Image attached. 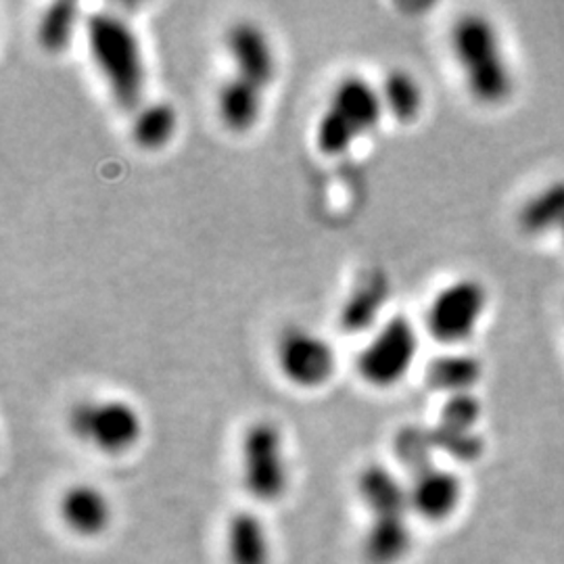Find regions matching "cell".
Returning <instances> with one entry per match:
<instances>
[{"mask_svg":"<svg viewBox=\"0 0 564 564\" xmlns=\"http://www.w3.org/2000/svg\"><path fill=\"white\" fill-rule=\"evenodd\" d=\"M452 55L468 95L484 107H500L514 93V72L500 30L484 13L470 11L449 30Z\"/></svg>","mask_w":564,"mask_h":564,"instance_id":"obj_1","label":"cell"},{"mask_svg":"<svg viewBox=\"0 0 564 564\" xmlns=\"http://www.w3.org/2000/svg\"><path fill=\"white\" fill-rule=\"evenodd\" d=\"M88 53L111 99L126 111H137L144 97L147 69L142 46L130 23L113 13H93L86 20Z\"/></svg>","mask_w":564,"mask_h":564,"instance_id":"obj_2","label":"cell"},{"mask_svg":"<svg viewBox=\"0 0 564 564\" xmlns=\"http://www.w3.org/2000/svg\"><path fill=\"white\" fill-rule=\"evenodd\" d=\"M381 90L358 74L337 82L316 123V147L326 158H339L383 120Z\"/></svg>","mask_w":564,"mask_h":564,"instance_id":"obj_3","label":"cell"},{"mask_svg":"<svg viewBox=\"0 0 564 564\" xmlns=\"http://www.w3.org/2000/svg\"><path fill=\"white\" fill-rule=\"evenodd\" d=\"M489 307V291L484 282L463 276L447 282L426 307L424 326L433 341L445 347L466 343L484 323Z\"/></svg>","mask_w":564,"mask_h":564,"instance_id":"obj_4","label":"cell"},{"mask_svg":"<svg viewBox=\"0 0 564 564\" xmlns=\"http://www.w3.org/2000/svg\"><path fill=\"white\" fill-rule=\"evenodd\" d=\"M69 431L107 456H121L141 442L142 419L132 403L107 398L84 400L69 410Z\"/></svg>","mask_w":564,"mask_h":564,"instance_id":"obj_5","label":"cell"},{"mask_svg":"<svg viewBox=\"0 0 564 564\" xmlns=\"http://www.w3.org/2000/svg\"><path fill=\"white\" fill-rule=\"evenodd\" d=\"M241 475L247 494L260 502H276L284 496L289 487V464L276 424L260 421L245 431Z\"/></svg>","mask_w":564,"mask_h":564,"instance_id":"obj_6","label":"cell"},{"mask_svg":"<svg viewBox=\"0 0 564 564\" xmlns=\"http://www.w3.org/2000/svg\"><path fill=\"white\" fill-rule=\"evenodd\" d=\"M419 354V335L408 316H393L358 354L356 368L364 383L389 389L408 377Z\"/></svg>","mask_w":564,"mask_h":564,"instance_id":"obj_7","label":"cell"},{"mask_svg":"<svg viewBox=\"0 0 564 564\" xmlns=\"http://www.w3.org/2000/svg\"><path fill=\"white\" fill-rule=\"evenodd\" d=\"M276 364L289 383L300 389H321L337 372V354L321 335L295 326L279 337Z\"/></svg>","mask_w":564,"mask_h":564,"instance_id":"obj_8","label":"cell"},{"mask_svg":"<svg viewBox=\"0 0 564 564\" xmlns=\"http://www.w3.org/2000/svg\"><path fill=\"white\" fill-rule=\"evenodd\" d=\"M224 46L232 65V76L268 90L279 72L276 51L270 36L256 21H237L228 28Z\"/></svg>","mask_w":564,"mask_h":564,"instance_id":"obj_9","label":"cell"},{"mask_svg":"<svg viewBox=\"0 0 564 564\" xmlns=\"http://www.w3.org/2000/svg\"><path fill=\"white\" fill-rule=\"evenodd\" d=\"M410 479V512L426 523H444L463 502V481L452 470L433 464Z\"/></svg>","mask_w":564,"mask_h":564,"instance_id":"obj_10","label":"cell"},{"mask_svg":"<svg viewBox=\"0 0 564 564\" xmlns=\"http://www.w3.org/2000/svg\"><path fill=\"white\" fill-rule=\"evenodd\" d=\"M59 517L72 533L80 538H97L111 524L113 510L99 487L78 484L63 491Z\"/></svg>","mask_w":564,"mask_h":564,"instance_id":"obj_11","label":"cell"},{"mask_svg":"<svg viewBox=\"0 0 564 564\" xmlns=\"http://www.w3.org/2000/svg\"><path fill=\"white\" fill-rule=\"evenodd\" d=\"M358 494L372 519L408 517L410 512L408 485L383 464L364 466L358 477Z\"/></svg>","mask_w":564,"mask_h":564,"instance_id":"obj_12","label":"cell"},{"mask_svg":"<svg viewBox=\"0 0 564 564\" xmlns=\"http://www.w3.org/2000/svg\"><path fill=\"white\" fill-rule=\"evenodd\" d=\"M391 284L383 270H368L349 289L339 312V323L345 333H364L375 326L389 300Z\"/></svg>","mask_w":564,"mask_h":564,"instance_id":"obj_13","label":"cell"},{"mask_svg":"<svg viewBox=\"0 0 564 564\" xmlns=\"http://www.w3.org/2000/svg\"><path fill=\"white\" fill-rule=\"evenodd\" d=\"M263 93L260 86L241 80L237 76H228L218 88L216 109L224 128L245 134L258 126L263 111Z\"/></svg>","mask_w":564,"mask_h":564,"instance_id":"obj_14","label":"cell"},{"mask_svg":"<svg viewBox=\"0 0 564 564\" xmlns=\"http://www.w3.org/2000/svg\"><path fill=\"white\" fill-rule=\"evenodd\" d=\"M484 379V364L466 351H447L426 364L424 381L433 389L449 395L473 393Z\"/></svg>","mask_w":564,"mask_h":564,"instance_id":"obj_15","label":"cell"},{"mask_svg":"<svg viewBox=\"0 0 564 564\" xmlns=\"http://www.w3.org/2000/svg\"><path fill=\"white\" fill-rule=\"evenodd\" d=\"M226 556L230 564H270V535L258 514L242 510L230 517L226 524Z\"/></svg>","mask_w":564,"mask_h":564,"instance_id":"obj_16","label":"cell"},{"mask_svg":"<svg viewBox=\"0 0 564 564\" xmlns=\"http://www.w3.org/2000/svg\"><path fill=\"white\" fill-rule=\"evenodd\" d=\"M412 547L408 517L372 519L364 535V558L370 564H398Z\"/></svg>","mask_w":564,"mask_h":564,"instance_id":"obj_17","label":"cell"},{"mask_svg":"<svg viewBox=\"0 0 564 564\" xmlns=\"http://www.w3.org/2000/svg\"><path fill=\"white\" fill-rule=\"evenodd\" d=\"M519 226L533 237L554 230L561 232L564 226V181L550 182L529 197L519 212Z\"/></svg>","mask_w":564,"mask_h":564,"instance_id":"obj_18","label":"cell"},{"mask_svg":"<svg viewBox=\"0 0 564 564\" xmlns=\"http://www.w3.org/2000/svg\"><path fill=\"white\" fill-rule=\"evenodd\" d=\"M178 130V111L170 101H149L134 111L132 141L144 151H158L174 139Z\"/></svg>","mask_w":564,"mask_h":564,"instance_id":"obj_19","label":"cell"},{"mask_svg":"<svg viewBox=\"0 0 564 564\" xmlns=\"http://www.w3.org/2000/svg\"><path fill=\"white\" fill-rule=\"evenodd\" d=\"M384 111L400 123L419 120L424 109V88L408 69H391L379 86Z\"/></svg>","mask_w":564,"mask_h":564,"instance_id":"obj_20","label":"cell"},{"mask_svg":"<svg viewBox=\"0 0 564 564\" xmlns=\"http://www.w3.org/2000/svg\"><path fill=\"white\" fill-rule=\"evenodd\" d=\"M80 23V9L76 2H53L44 9L39 28H36V39L39 44L46 53L59 55L76 36Z\"/></svg>","mask_w":564,"mask_h":564,"instance_id":"obj_21","label":"cell"},{"mask_svg":"<svg viewBox=\"0 0 564 564\" xmlns=\"http://www.w3.org/2000/svg\"><path fill=\"white\" fill-rule=\"evenodd\" d=\"M435 449H437V445L433 440V431L424 429V426H416V424L403 426L393 440V454H395L398 463L402 464V468L410 473V477L433 466Z\"/></svg>","mask_w":564,"mask_h":564,"instance_id":"obj_22","label":"cell"},{"mask_svg":"<svg viewBox=\"0 0 564 564\" xmlns=\"http://www.w3.org/2000/svg\"><path fill=\"white\" fill-rule=\"evenodd\" d=\"M481 402L475 393H458L449 395L440 410L437 429L456 431V433H473L481 419Z\"/></svg>","mask_w":564,"mask_h":564,"instance_id":"obj_23","label":"cell"},{"mask_svg":"<svg viewBox=\"0 0 564 564\" xmlns=\"http://www.w3.org/2000/svg\"><path fill=\"white\" fill-rule=\"evenodd\" d=\"M561 239H563V245H564V226H563V230H561Z\"/></svg>","mask_w":564,"mask_h":564,"instance_id":"obj_24","label":"cell"}]
</instances>
